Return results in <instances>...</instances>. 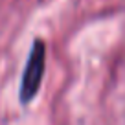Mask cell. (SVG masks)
I'll use <instances>...</instances> for the list:
<instances>
[{
    "label": "cell",
    "instance_id": "obj_1",
    "mask_svg": "<svg viewBox=\"0 0 125 125\" xmlns=\"http://www.w3.org/2000/svg\"><path fill=\"white\" fill-rule=\"evenodd\" d=\"M44 70H46V44L42 39H35L31 44L22 77H20L19 99L22 105H30L37 98L44 77Z\"/></svg>",
    "mask_w": 125,
    "mask_h": 125
}]
</instances>
